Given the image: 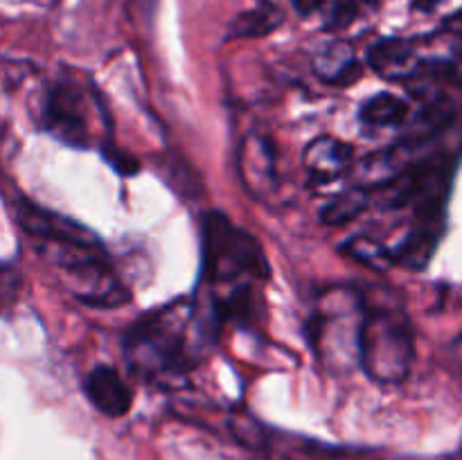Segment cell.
Wrapping results in <instances>:
<instances>
[{
    "label": "cell",
    "mask_w": 462,
    "mask_h": 460,
    "mask_svg": "<svg viewBox=\"0 0 462 460\" xmlns=\"http://www.w3.org/2000/svg\"><path fill=\"white\" fill-rule=\"evenodd\" d=\"M194 300H176L140 318L125 336L131 370L143 377H167L194 363Z\"/></svg>",
    "instance_id": "cell-2"
},
{
    "label": "cell",
    "mask_w": 462,
    "mask_h": 460,
    "mask_svg": "<svg viewBox=\"0 0 462 460\" xmlns=\"http://www.w3.org/2000/svg\"><path fill=\"white\" fill-rule=\"evenodd\" d=\"M415 359V329L395 307L364 309L359 327V363L379 383H400Z\"/></svg>",
    "instance_id": "cell-3"
},
{
    "label": "cell",
    "mask_w": 462,
    "mask_h": 460,
    "mask_svg": "<svg viewBox=\"0 0 462 460\" xmlns=\"http://www.w3.org/2000/svg\"><path fill=\"white\" fill-rule=\"evenodd\" d=\"M454 117L449 102L447 99H436V102L424 104L422 111L413 117V122H409V133H406V144L413 143H424L431 135L440 133L447 124Z\"/></svg>",
    "instance_id": "cell-14"
},
{
    "label": "cell",
    "mask_w": 462,
    "mask_h": 460,
    "mask_svg": "<svg viewBox=\"0 0 462 460\" xmlns=\"http://www.w3.org/2000/svg\"><path fill=\"white\" fill-rule=\"evenodd\" d=\"M201 264L206 282L269 280L271 266L260 242L221 212H208L201 230Z\"/></svg>",
    "instance_id": "cell-4"
},
{
    "label": "cell",
    "mask_w": 462,
    "mask_h": 460,
    "mask_svg": "<svg viewBox=\"0 0 462 460\" xmlns=\"http://www.w3.org/2000/svg\"><path fill=\"white\" fill-rule=\"evenodd\" d=\"M341 251L355 262H359V264L368 266V269L383 271L395 264V253L373 237H352L350 242L343 244Z\"/></svg>",
    "instance_id": "cell-16"
},
{
    "label": "cell",
    "mask_w": 462,
    "mask_h": 460,
    "mask_svg": "<svg viewBox=\"0 0 462 460\" xmlns=\"http://www.w3.org/2000/svg\"><path fill=\"white\" fill-rule=\"evenodd\" d=\"M233 433L239 442L248 445L251 449H260L262 445L266 442L264 433L260 431V427L255 424V419H248V418H235L233 422Z\"/></svg>",
    "instance_id": "cell-18"
},
{
    "label": "cell",
    "mask_w": 462,
    "mask_h": 460,
    "mask_svg": "<svg viewBox=\"0 0 462 460\" xmlns=\"http://www.w3.org/2000/svg\"><path fill=\"white\" fill-rule=\"evenodd\" d=\"M104 161H106L117 174L131 176L138 171V162H135V158L125 152H117V149H104Z\"/></svg>",
    "instance_id": "cell-19"
},
{
    "label": "cell",
    "mask_w": 462,
    "mask_h": 460,
    "mask_svg": "<svg viewBox=\"0 0 462 460\" xmlns=\"http://www.w3.org/2000/svg\"><path fill=\"white\" fill-rule=\"evenodd\" d=\"M41 126L68 147H88L86 95L72 77H61L48 86L41 104Z\"/></svg>",
    "instance_id": "cell-5"
},
{
    "label": "cell",
    "mask_w": 462,
    "mask_h": 460,
    "mask_svg": "<svg viewBox=\"0 0 462 460\" xmlns=\"http://www.w3.org/2000/svg\"><path fill=\"white\" fill-rule=\"evenodd\" d=\"M442 228L445 225L420 224L418 228L411 230L404 242L393 251L395 253V264L406 266L411 271H422L436 253L438 242L442 237Z\"/></svg>",
    "instance_id": "cell-11"
},
{
    "label": "cell",
    "mask_w": 462,
    "mask_h": 460,
    "mask_svg": "<svg viewBox=\"0 0 462 460\" xmlns=\"http://www.w3.org/2000/svg\"><path fill=\"white\" fill-rule=\"evenodd\" d=\"M445 0H413V9L420 14H431L436 12Z\"/></svg>",
    "instance_id": "cell-21"
},
{
    "label": "cell",
    "mask_w": 462,
    "mask_h": 460,
    "mask_svg": "<svg viewBox=\"0 0 462 460\" xmlns=\"http://www.w3.org/2000/svg\"><path fill=\"white\" fill-rule=\"evenodd\" d=\"M328 5V0H291V7L296 9L300 16H311V14L320 12Z\"/></svg>",
    "instance_id": "cell-20"
},
{
    "label": "cell",
    "mask_w": 462,
    "mask_h": 460,
    "mask_svg": "<svg viewBox=\"0 0 462 460\" xmlns=\"http://www.w3.org/2000/svg\"><path fill=\"white\" fill-rule=\"evenodd\" d=\"M316 75L332 86H350L364 75V63L355 54L352 45L337 41L325 45L314 59Z\"/></svg>",
    "instance_id": "cell-10"
},
{
    "label": "cell",
    "mask_w": 462,
    "mask_h": 460,
    "mask_svg": "<svg viewBox=\"0 0 462 460\" xmlns=\"http://www.w3.org/2000/svg\"><path fill=\"white\" fill-rule=\"evenodd\" d=\"M307 176L314 185H329L343 179L355 165V149L332 135H320L302 153Z\"/></svg>",
    "instance_id": "cell-7"
},
{
    "label": "cell",
    "mask_w": 462,
    "mask_h": 460,
    "mask_svg": "<svg viewBox=\"0 0 462 460\" xmlns=\"http://www.w3.org/2000/svg\"><path fill=\"white\" fill-rule=\"evenodd\" d=\"M284 23V12L278 5L264 3L255 9L242 12L230 23V36L235 39H260L269 36Z\"/></svg>",
    "instance_id": "cell-13"
},
{
    "label": "cell",
    "mask_w": 462,
    "mask_h": 460,
    "mask_svg": "<svg viewBox=\"0 0 462 460\" xmlns=\"http://www.w3.org/2000/svg\"><path fill=\"white\" fill-rule=\"evenodd\" d=\"M84 392L90 404L106 418H122L129 413L131 404H134L131 388L126 386L120 373L108 365H97L95 370H90L84 382Z\"/></svg>",
    "instance_id": "cell-8"
},
{
    "label": "cell",
    "mask_w": 462,
    "mask_h": 460,
    "mask_svg": "<svg viewBox=\"0 0 462 460\" xmlns=\"http://www.w3.org/2000/svg\"><path fill=\"white\" fill-rule=\"evenodd\" d=\"M361 122L377 129L404 126L411 120V106L404 97L395 93H377L361 106Z\"/></svg>",
    "instance_id": "cell-12"
},
{
    "label": "cell",
    "mask_w": 462,
    "mask_h": 460,
    "mask_svg": "<svg viewBox=\"0 0 462 460\" xmlns=\"http://www.w3.org/2000/svg\"><path fill=\"white\" fill-rule=\"evenodd\" d=\"M16 221L43 260L59 271L72 296L93 307L125 305L129 293L93 230L27 198L16 201Z\"/></svg>",
    "instance_id": "cell-1"
},
{
    "label": "cell",
    "mask_w": 462,
    "mask_h": 460,
    "mask_svg": "<svg viewBox=\"0 0 462 460\" xmlns=\"http://www.w3.org/2000/svg\"><path fill=\"white\" fill-rule=\"evenodd\" d=\"M424 61L418 54L415 41L402 36H386L370 45L368 63L377 75L386 79H413L422 77Z\"/></svg>",
    "instance_id": "cell-6"
},
{
    "label": "cell",
    "mask_w": 462,
    "mask_h": 460,
    "mask_svg": "<svg viewBox=\"0 0 462 460\" xmlns=\"http://www.w3.org/2000/svg\"><path fill=\"white\" fill-rule=\"evenodd\" d=\"M370 194L364 188H352L334 197L320 212V219L328 225H343L350 224L352 219L361 215L368 207Z\"/></svg>",
    "instance_id": "cell-15"
},
{
    "label": "cell",
    "mask_w": 462,
    "mask_h": 460,
    "mask_svg": "<svg viewBox=\"0 0 462 460\" xmlns=\"http://www.w3.org/2000/svg\"><path fill=\"white\" fill-rule=\"evenodd\" d=\"M239 174L246 183L248 192L260 197V192H271L275 188V156L271 143L260 135H248L239 147Z\"/></svg>",
    "instance_id": "cell-9"
},
{
    "label": "cell",
    "mask_w": 462,
    "mask_h": 460,
    "mask_svg": "<svg viewBox=\"0 0 462 460\" xmlns=\"http://www.w3.org/2000/svg\"><path fill=\"white\" fill-rule=\"evenodd\" d=\"M368 3H379V0H368Z\"/></svg>",
    "instance_id": "cell-22"
},
{
    "label": "cell",
    "mask_w": 462,
    "mask_h": 460,
    "mask_svg": "<svg viewBox=\"0 0 462 460\" xmlns=\"http://www.w3.org/2000/svg\"><path fill=\"white\" fill-rule=\"evenodd\" d=\"M359 16V0H328V30H346Z\"/></svg>",
    "instance_id": "cell-17"
}]
</instances>
